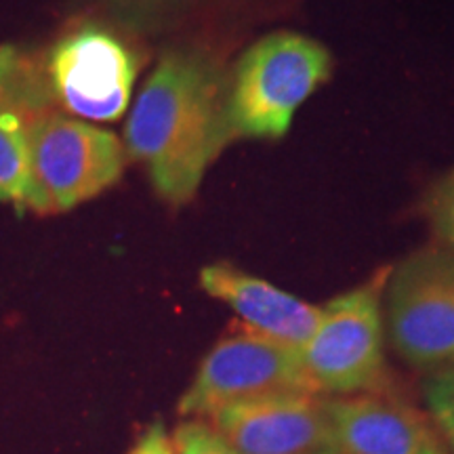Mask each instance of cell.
Returning <instances> with one entry per match:
<instances>
[{
  "label": "cell",
  "mask_w": 454,
  "mask_h": 454,
  "mask_svg": "<svg viewBox=\"0 0 454 454\" xmlns=\"http://www.w3.org/2000/svg\"><path fill=\"white\" fill-rule=\"evenodd\" d=\"M231 141L227 72L204 51H167L129 112L127 158L144 164L164 202L181 207Z\"/></svg>",
  "instance_id": "obj_1"
},
{
  "label": "cell",
  "mask_w": 454,
  "mask_h": 454,
  "mask_svg": "<svg viewBox=\"0 0 454 454\" xmlns=\"http://www.w3.org/2000/svg\"><path fill=\"white\" fill-rule=\"evenodd\" d=\"M331 72L333 57L322 43L291 30L265 34L227 74L231 139H280Z\"/></svg>",
  "instance_id": "obj_2"
},
{
  "label": "cell",
  "mask_w": 454,
  "mask_h": 454,
  "mask_svg": "<svg viewBox=\"0 0 454 454\" xmlns=\"http://www.w3.org/2000/svg\"><path fill=\"white\" fill-rule=\"evenodd\" d=\"M124 164L118 135L53 107L30 130L26 208L41 215L72 211L118 184Z\"/></svg>",
  "instance_id": "obj_3"
},
{
  "label": "cell",
  "mask_w": 454,
  "mask_h": 454,
  "mask_svg": "<svg viewBox=\"0 0 454 454\" xmlns=\"http://www.w3.org/2000/svg\"><path fill=\"white\" fill-rule=\"evenodd\" d=\"M43 72L57 110L84 122H116L133 99L139 57L118 34L84 24L53 44Z\"/></svg>",
  "instance_id": "obj_4"
},
{
  "label": "cell",
  "mask_w": 454,
  "mask_h": 454,
  "mask_svg": "<svg viewBox=\"0 0 454 454\" xmlns=\"http://www.w3.org/2000/svg\"><path fill=\"white\" fill-rule=\"evenodd\" d=\"M381 278L320 308V322L303 349L305 372L317 391L356 394L381 383Z\"/></svg>",
  "instance_id": "obj_5"
},
{
  "label": "cell",
  "mask_w": 454,
  "mask_h": 454,
  "mask_svg": "<svg viewBox=\"0 0 454 454\" xmlns=\"http://www.w3.org/2000/svg\"><path fill=\"white\" fill-rule=\"evenodd\" d=\"M387 331L414 366L454 360V248H423L391 271Z\"/></svg>",
  "instance_id": "obj_6"
},
{
  "label": "cell",
  "mask_w": 454,
  "mask_h": 454,
  "mask_svg": "<svg viewBox=\"0 0 454 454\" xmlns=\"http://www.w3.org/2000/svg\"><path fill=\"white\" fill-rule=\"evenodd\" d=\"M286 391L317 394L301 351L244 328L208 351L179 400V414L211 417L225 406Z\"/></svg>",
  "instance_id": "obj_7"
},
{
  "label": "cell",
  "mask_w": 454,
  "mask_h": 454,
  "mask_svg": "<svg viewBox=\"0 0 454 454\" xmlns=\"http://www.w3.org/2000/svg\"><path fill=\"white\" fill-rule=\"evenodd\" d=\"M208 419L238 454H334L326 400L316 394L254 397Z\"/></svg>",
  "instance_id": "obj_8"
},
{
  "label": "cell",
  "mask_w": 454,
  "mask_h": 454,
  "mask_svg": "<svg viewBox=\"0 0 454 454\" xmlns=\"http://www.w3.org/2000/svg\"><path fill=\"white\" fill-rule=\"evenodd\" d=\"M334 454H450L417 408L377 395L326 402Z\"/></svg>",
  "instance_id": "obj_9"
},
{
  "label": "cell",
  "mask_w": 454,
  "mask_h": 454,
  "mask_svg": "<svg viewBox=\"0 0 454 454\" xmlns=\"http://www.w3.org/2000/svg\"><path fill=\"white\" fill-rule=\"evenodd\" d=\"M43 66L13 44L0 47V202L26 211L27 141L34 122L53 110Z\"/></svg>",
  "instance_id": "obj_10"
},
{
  "label": "cell",
  "mask_w": 454,
  "mask_h": 454,
  "mask_svg": "<svg viewBox=\"0 0 454 454\" xmlns=\"http://www.w3.org/2000/svg\"><path fill=\"white\" fill-rule=\"evenodd\" d=\"M200 286L230 305L247 331L297 351L308 345L320 322V308L230 263L202 268Z\"/></svg>",
  "instance_id": "obj_11"
},
{
  "label": "cell",
  "mask_w": 454,
  "mask_h": 454,
  "mask_svg": "<svg viewBox=\"0 0 454 454\" xmlns=\"http://www.w3.org/2000/svg\"><path fill=\"white\" fill-rule=\"evenodd\" d=\"M425 400L450 452H454V368L431 374L425 381Z\"/></svg>",
  "instance_id": "obj_12"
},
{
  "label": "cell",
  "mask_w": 454,
  "mask_h": 454,
  "mask_svg": "<svg viewBox=\"0 0 454 454\" xmlns=\"http://www.w3.org/2000/svg\"><path fill=\"white\" fill-rule=\"evenodd\" d=\"M175 454H238L211 423L190 419L170 435Z\"/></svg>",
  "instance_id": "obj_13"
},
{
  "label": "cell",
  "mask_w": 454,
  "mask_h": 454,
  "mask_svg": "<svg viewBox=\"0 0 454 454\" xmlns=\"http://www.w3.org/2000/svg\"><path fill=\"white\" fill-rule=\"evenodd\" d=\"M425 217L434 234L454 248V168L429 190L425 198Z\"/></svg>",
  "instance_id": "obj_14"
},
{
  "label": "cell",
  "mask_w": 454,
  "mask_h": 454,
  "mask_svg": "<svg viewBox=\"0 0 454 454\" xmlns=\"http://www.w3.org/2000/svg\"><path fill=\"white\" fill-rule=\"evenodd\" d=\"M129 454H175V448L164 425L154 423Z\"/></svg>",
  "instance_id": "obj_15"
},
{
  "label": "cell",
  "mask_w": 454,
  "mask_h": 454,
  "mask_svg": "<svg viewBox=\"0 0 454 454\" xmlns=\"http://www.w3.org/2000/svg\"><path fill=\"white\" fill-rule=\"evenodd\" d=\"M118 3H129V4H156V3H168V0H118Z\"/></svg>",
  "instance_id": "obj_16"
},
{
  "label": "cell",
  "mask_w": 454,
  "mask_h": 454,
  "mask_svg": "<svg viewBox=\"0 0 454 454\" xmlns=\"http://www.w3.org/2000/svg\"><path fill=\"white\" fill-rule=\"evenodd\" d=\"M320 454H328V452H320Z\"/></svg>",
  "instance_id": "obj_17"
},
{
  "label": "cell",
  "mask_w": 454,
  "mask_h": 454,
  "mask_svg": "<svg viewBox=\"0 0 454 454\" xmlns=\"http://www.w3.org/2000/svg\"><path fill=\"white\" fill-rule=\"evenodd\" d=\"M450 454H454V452H450Z\"/></svg>",
  "instance_id": "obj_18"
}]
</instances>
